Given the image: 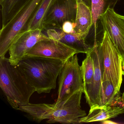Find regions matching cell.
Segmentation results:
<instances>
[{
    "instance_id": "25",
    "label": "cell",
    "mask_w": 124,
    "mask_h": 124,
    "mask_svg": "<svg viewBox=\"0 0 124 124\" xmlns=\"http://www.w3.org/2000/svg\"><path fill=\"white\" fill-rule=\"evenodd\" d=\"M122 66L123 71H124V58L122 59Z\"/></svg>"
},
{
    "instance_id": "4",
    "label": "cell",
    "mask_w": 124,
    "mask_h": 124,
    "mask_svg": "<svg viewBox=\"0 0 124 124\" xmlns=\"http://www.w3.org/2000/svg\"><path fill=\"white\" fill-rule=\"evenodd\" d=\"M43 0H29L0 31V58H5L20 34L26 31L29 22Z\"/></svg>"
},
{
    "instance_id": "5",
    "label": "cell",
    "mask_w": 124,
    "mask_h": 124,
    "mask_svg": "<svg viewBox=\"0 0 124 124\" xmlns=\"http://www.w3.org/2000/svg\"><path fill=\"white\" fill-rule=\"evenodd\" d=\"M99 47L102 63V81L108 80L120 93L123 80L122 58L106 31H104Z\"/></svg>"
},
{
    "instance_id": "2",
    "label": "cell",
    "mask_w": 124,
    "mask_h": 124,
    "mask_svg": "<svg viewBox=\"0 0 124 124\" xmlns=\"http://www.w3.org/2000/svg\"><path fill=\"white\" fill-rule=\"evenodd\" d=\"M65 62L37 56L25 57L17 66L38 93H49L56 87L57 78Z\"/></svg>"
},
{
    "instance_id": "19",
    "label": "cell",
    "mask_w": 124,
    "mask_h": 124,
    "mask_svg": "<svg viewBox=\"0 0 124 124\" xmlns=\"http://www.w3.org/2000/svg\"><path fill=\"white\" fill-rule=\"evenodd\" d=\"M105 2L104 0H91V10L93 15V25L96 36L97 23L101 14L105 11Z\"/></svg>"
},
{
    "instance_id": "3",
    "label": "cell",
    "mask_w": 124,
    "mask_h": 124,
    "mask_svg": "<svg viewBox=\"0 0 124 124\" xmlns=\"http://www.w3.org/2000/svg\"><path fill=\"white\" fill-rule=\"evenodd\" d=\"M0 87L13 108L29 103L36 90L17 65L11 64L8 58H0Z\"/></svg>"
},
{
    "instance_id": "23",
    "label": "cell",
    "mask_w": 124,
    "mask_h": 124,
    "mask_svg": "<svg viewBox=\"0 0 124 124\" xmlns=\"http://www.w3.org/2000/svg\"><path fill=\"white\" fill-rule=\"evenodd\" d=\"M121 101H122V106L124 109V93L121 96Z\"/></svg>"
},
{
    "instance_id": "12",
    "label": "cell",
    "mask_w": 124,
    "mask_h": 124,
    "mask_svg": "<svg viewBox=\"0 0 124 124\" xmlns=\"http://www.w3.org/2000/svg\"><path fill=\"white\" fill-rule=\"evenodd\" d=\"M48 37L52 39L58 40L74 48L78 53L87 54L92 47L87 44L85 39L87 36L85 35L72 33H67L61 29H49L46 30Z\"/></svg>"
},
{
    "instance_id": "22",
    "label": "cell",
    "mask_w": 124,
    "mask_h": 124,
    "mask_svg": "<svg viewBox=\"0 0 124 124\" xmlns=\"http://www.w3.org/2000/svg\"><path fill=\"white\" fill-rule=\"evenodd\" d=\"M101 123L103 124H117V123L115 122H113V121L109 120H104V121H102Z\"/></svg>"
},
{
    "instance_id": "1",
    "label": "cell",
    "mask_w": 124,
    "mask_h": 124,
    "mask_svg": "<svg viewBox=\"0 0 124 124\" xmlns=\"http://www.w3.org/2000/svg\"><path fill=\"white\" fill-rule=\"evenodd\" d=\"M84 92L81 89L73 94L65 101L55 104H31L20 107L18 110L26 112L34 121L40 122L47 119V123L63 124L80 123V119L86 116L81 108V100Z\"/></svg>"
},
{
    "instance_id": "10",
    "label": "cell",
    "mask_w": 124,
    "mask_h": 124,
    "mask_svg": "<svg viewBox=\"0 0 124 124\" xmlns=\"http://www.w3.org/2000/svg\"><path fill=\"white\" fill-rule=\"evenodd\" d=\"M104 31L108 34L115 48L124 58V24L113 8L108 7L99 18Z\"/></svg>"
},
{
    "instance_id": "9",
    "label": "cell",
    "mask_w": 124,
    "mask_h": 124,
    "mask_svg": "<svg viewBox=\"0 0 124 124\" xmlns=\"http://www.w3.org/2000/svg\"><path fill=\"white\" fill-rule=\"evenodd\" d=\"M40 29L26 30L19 35L9 49V61L17 65L37 43L50 39Z\"/></svg>"
},
{
    "instance_id": "7",
    "label": "cell",
    "mask_w": 124,
    "mask_h": 124,
    "mask_svg": "<svg viewBox=\"0 0 124 124\" xmlns=\"http://www.w3.org/2000/svg\"><path fill=\"white\" fill-rule=\"evenodd\" d=\"M77 0H55L46 16L43 29H61L64 22L75 23L77 11Z\"/></svg>"
},
{
    "instance_id": "16",
    "label": "cell",
    "mask_w": 124,
    "mask_h": 124,
    "mask_svg": "<svg viewBox=\"0 0 124 124\" xmlns=\"http://www.w3.org/2000/svg\"><path fill=\"white\" fill-rule=\"evenodd\" d=\"M55 0H43L28 23L26 30H43V23L46 16Z\"/></svg>"
},
{
    "instance_id": "24",
    "label": "cell",
    "mask_w": 124,
    "mask_h": 124,
    "mask_svg": "<svg viewBox=\"0 0 124 124\" xmlns=\"http://www.w3.org/2000/svg\"><path fill=\"white\" fill-rule=\"evenodd\" d=\"M119 16L120 18L122 19V21L123 22V23L124 24V16H122V15H119Z\"/></svg>"
},
{
    "instance_id": "8",
    "label": "cell",
    "mask_w": 124,
    "mask_h": 124,
    "mask_svg": "<svg viewBox=\"0 0 124 124\" xmlns=\"http://www.w3.org/2000/svg\"><path fill=\"white\" fill-rule=\"evenodd\" d=\"M78 53L76 50L62 42L50 39L38 42L25 57H43L66 62Z\"/></svg>"
},
{
    "instance_id": "14",
    "label": "cell",
    "mask_w": 124,
    "mask_h": 124,
    "mask_svg": "<svg viewBox=\"0 0 124 124\" xmlns=\"http://www.w3.org/2000/svg\"><path fill=\"white\" fill-rule=\"evenodd\" d=\"M77 3L75 32L87 36L93 24L91 8L80 0H77Z\"/></svg>"
},
{
    "instance_id": "18",
    "label": "cell",
    "mask_w": 124,
    "mask_h": 124,
    "mask_svg": "<svg viewBox=\"0 0 124 124\" xmlns=\"http://www.w3.org/2000/svg\"><path fill=\"white\" fill-rule=\"evenodd\" d=\"M81 69L84 83V92L90 87L94 75V63L90 52L86 54V58L83 61Z\"/></svg>"
},
{
    "instance_id": "6",
    "label": "cell",
    "mask_w": 124,
    "mask_h": 124,
    "mask_svg": "<svg viewBox=\"0 0 124 124\" xmlns=\"http://www.w3.org/2000/svg\"><path fill=\"white\" fill-rule=\"evenodd\" d=\"M83 89L84 83L81 66L76 54L65 63L59 75V88L56 105L69 98L77 91Z\"/></svg>"
},
{
    "instance_id": "11",
    "label": "cell",
    "mask_w": 124,
    "mask_h": 124,
    "mask_svg": "<svg viewBox=\"0 0 124 124\" xmlns=\"http://www.w3.org/2000/svg\"><path fill=\"white\" fill-rule=\"evenodd\" d=\"M90 53L94 63V73L90 87L84 91L86 101L90 107L101 106L102 99V66L99 45L95 42Z\"/></svg>"
},
{
    "instance_id": "13",
    "label": "cell",
    "mask_w": 124,
    "mask_h": 124,
    "mask_svg": "<svg viewBox=\"0 0 124 124\" xmlns=\"http://www.w3.org/2000/svg\"><path fill=\"white\" fill-rule=\"evenodd\" d=\"M123 113L124 109L121 106H96L90 108L88 115L81 118L80 123L102 122L116 117Z\"/></svg>"
},
{
    "instance_id": "15",
    "label": "cell",
    "mask_w": 124,
    "mask_h": 124,
    "mask_svg": "<svg viewBox=\"0 0 124 124\" xmlns=\"http://www.w3.org/2000/svg\"><path fill=\"white\" fill-rule=\"evenodd\" d=\"M29 0H0L2 27L13 18Z\"/></svg>"
},
{
    "instance_id": "20",
    "label": "cell",
    "mask_w": 124,
    "mask_h": 124,
    "mask_svg": "<svg viewBox=\"0 0 124 124\" xmlns=\"http://www.w3.org/2000/svg\"><path fill=\"white\" fill-rule=\"evenodd\" d=\"M75 23L70 21L64 22L62 27V30L67 33H72L75 32Z\"/></svg>"
},
{
    "instance_id": "26",
    "label": "cell",
    "mask_w": 124,
    "mask_h": 124,
    "mask_svg": "<svg viewBox=\"0 0 124 124\" xmlns=\"http://www.w3.org/2000/svg\"><path fill=\"white\" fill-rule=\"evenodd\" d=\"M123 75L124 76V71H123Z\"/></svg>"
},
{
    "instance_id": "21",
    "label": "cell",
    "mask_w": 124,
    "mask_h": 124,
    "mask_svg": "<svg viewBox=\"0 0 124 124\" xmlns=\"http://www.w3.org/2000/svg\"><path fill=\"white\" fill-rule=\"evenodd\" d=\"M80 0L82 1L91 8V0Z\"/></svg>"
},
{
    "instance_id": "17",
    "label": "cell",
    "mask_w": 124,
    "mask_h": 124,
    "mask_svg": "<svg viewBox=\"0 0 124 124\" xmlns=\"http://www.w3.org/2000/svg\"><path fill=\"white\" fill-rule=\"evenodd\" d=\"M102 99L101 106L120 105L122 106L120 93L116 91L114 85L108 80L102 81Z\"/></svg>"
}]
</instances>
